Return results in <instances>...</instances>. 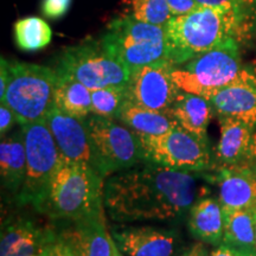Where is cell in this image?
Wrapping results in <instances>:
<instances>
[{"mask_svg": "<svg viewBox=\"0 0 256 256\" xmlns=\"http://www.w3.org/2000/svg\"><path fill=\"white\" fill-rule=\"evenodd\" d=\"M206 179L202 172L177 171L144 160L107 178L104 208L115 222L174 220L206 196Z\"/></svg>", "mask_w": 256, "mask_h": 256, "instance_id": "1", "label": "cell"}, {"mask_svg": "<svg viewBox=\"0 0 256 256\" xmlns=\"http://www.w3.org/2000/svg\"><path fill=\"white\" fill-rule=\"evenodd\" d=\"M248 19L247 8L208 6L172 17L166 26L168 60L177 66L215 48L240 44L247 34Z\"/></svg>", "mask_w": 256, "mask_h": 256, "instance_id": "2", "label": "cell"}, {"mask_svg": "<svg viewBox=\"0 0 256 256\" xmlns=\"http://www.w3.org/2000/svg\"><path fill=\"white\" fill-rule=\"evenodd\" d=\"M104 177L90 166L60 160L40 212L76 220L104 209Z\"/></svg>", "mask_w": 256, "mask_h": 256, "instance_id": "3", "label": "cell"}, {"mask_svg": "<svg viewBox=\"0 0 256 256\" xmlns=\"http://www.w3.org/2000/svg\"><path fill=\"white\" fill-rule=\"evenodd\" d=\"M254 72L255 69L243 66L238 43H232L174 66L172 78L180 90L209 98L220 89L248 78Z\"/></svg>", "mask_w": 256, "mask_h": 256, "instance_id": "4", "label": "cell"}, {"mask_svg": "<svg viewBox=\"0 0 256 256\" xmlns=\"http://www.w3.org/2000/svg\"><path fill=\"white\" fill-rule=\"evenodd\" d=\"M57 72L32 63H10V81L5 98L19 124L46 120L55 106Z\"/></svg>", "mask_w": 256, "mask_h": 256, "instance_id": "5", "label": "cell"}, {"mask_svg": "<svg viewBox=\"0 0 256 256\" xmlns=\"http://www.w3.org/2000/svg\"><path fill=\"white\" fill-rule=\"evenodd\" d=\"M101 40L130 72L168 60L166 28L136 20L133 16L114 19Z\"/></svg>", "mask_w": 256, "mask_h": 256, "instance_id": "6", "label": "cell"}, {"mask_svg": "<svg viewBox=\"0 0 256 256\" xmlns=\"http://www.w3.org/2000/svg\"><path fill=\"white\" fill-rule=\"evenodd\" d=\"M56 72L83 83L90 90L127 87L130 70L107 49L102 40H87L60 54Z\"/></svg>", "mask_w": 256, "mask_h": 256, "instance_id": "7", "label": "cell"}, {"mask_svg": "<svg viewBox=\"0 0 256 256\" xmlns=\"http://www.w3.org/2000/svg\"><path fill=\"white\" fill-rule=\"evenodd\" d=\"M20 128L26 150V171L17 200L22 206L30 204L40 212L60 162V152L46 120L20 124Z\"/></svg>", "mask_w": 256, "mask_h": 256, "instance_id": "8", "label": "cell"}, {"mask_svg": "<svg viewBox=\"0 0 256 256\" xmlns=\"http://www.w3.org/2000/svg\"><path fill=\"white\" fill-rule=\"evenodd\" d=\"M86 121L98 170L104 178L146 160L139 136L124 124L95 114Z\"/></svg>", "mask_w": 256, "mask_h": 256, "instance_id": "9", "label": "cell"}, {"mask_svg": "<svg viewBox=\"0 0 256 256\" xmlns=\"http://www.w3.org/2000/svg\"><path fill=\"white\" fill-rule=\"evenodd\" d=\"M140 140L145 159L158 165L185 172H203L211 166L208 138L188 132L179 124L160 136Z\"/></svg>", "mask_w": 256, "mask_h": 256, "instance_id": "10", "label": "cell"}, {"mask_svg": "<svg viewBox=\"0 0 256 256\" xmlns=\"http://www.w3.org/2000/svg\"><path fill=\"white\" fill-rule=\"evenodd\" d=\"M174 66L165 60L132 70L127 84V100L148 110H170L180 92L172 78Z\"/></svg>", "mask_w": 256, "mask_h": 256, "instance_id": "11", "label": "cell"}, {"mask_svg": "<svg viewBox=\"0 0 256 256\" xmlns=\"http://www.w3.org/2000/svg\"><path fill=\"white\" fill-rule=\"evenodd\" d=\"M46 121L62 162L87 165L98 171L86 118L74 116L55 104L48 113Z\"/></svg>", "mask_w": 256, "mask_h": 256, "instance_id": "12", "label": "cell"}, {"mask_svg": "<svg viewBox=\"0 0 256 256\" xmlns=\"http://www.w3.org/2000/svg\"><path fill=\"white\" fill-rule=\"evenodd\" d=\"M218 119H236L256 127V70L248 78L226 86L210 96Z\"/></svg>", "mask_w": 256, "mask_h": 256, "instance_id": "13", "label": "cell"}, {"mask_svg": "<svg viewBox=\"0 0 256 256\" xmlns=\"http://www.w3.org/2000/svg\"><path fill=\"white\" fill-rule=\"evenodd\" d=\"M215 180L223 210H256V171L252 166H220Z\"/></svg>", "mask_w": 256, "mask_h": 256, "instance_id": "14", "label": "cell"}, {"mask_svg": "<svg viewBox=\"0 0 256 256\" xmlns=\"http://www.w3.org/2000/svg\"><path fill=\"white\" fill-rule=\"evenodd\" d=\"M118 248L128 256H171L177 234L150 226L115 228L112 232Z\"/></svg>", "mask_w": 256, "mask_h": 256, "instance_id": "15", "label": "cell"}, {"mask_svg": "<svg viewBox=\"0 0 256 256\" xmlns=\"http://www.w3.org/2000/svg\"><path fill=\"white\" fill-rule=\"evenodd\" d=\"M220 134L215 156L220 166H252L255 128L236 119H220Z\"/></svg>", "mask_w": 256, "mask_h": 256, "instance_id": "16", "label": "cell"}, {"mask_svg": "<svg viewBox=\"0 0 256 256\" xmlns=\"http://www.w3.org/2000/svg\"><path fill=\"white\" fill-rule=\"evenodd\" d=\"M56 236L52 230L40 229L31 220H10L2 224V256H31L40 254Z\"/></svg>", "mask_w": 256, "mask_h": 256, "instance_id": "17", "label": "cell"}, {"mask_svg": "<svg viewBox=\"0 0 256 256\" xmlns=\"http://www.w3.org/2000/svg\"><path fill=\"white\" fill-rule=\"evenodd\" d=\"M72 232L81 256H114L118 246L106 226L104 209L76 220Z\"/></svg>", "mask_w": 256, "mask_h": 256, "instance_id": "18", "label": "cell"}, {"mask_svg": "<svg viewBox=\"0 0 256 256\" xmlns=\"http://www.w3.org/2000/svg\"><path fill=\"white\" fill-rule=\"evenodd\" d=\"M188 229L200 242L222 244L224 212L220 200L208 196L200 197L188 211Z\"/></svg>", "mask_w": 256, "mask_h": 256, "instance_id": "19", "label": "cell"}, {"mask_svg": "<svg viewBox=\"0 0 256 256\" xmlns=\"http://www.w3.org/2000/svg\"><path fill=\"white\" fill-rule=\"evenodd\" d=\"M170 112L179 126L202 138H208V127L215 113L206 98L180 90Z\"/></svg>", "mask_w": 256, "mask_h": 256, "instance_id": "20", "label": "cell"}, {"mask_svg": "<svg viewBox=\"0 0 256 256\" xmlns=\"http://www.w3.org/2000/svg\"><path fill=\"white\" fill-rule=\"evenodd\" d=\"M119 120L140 138L160 136L178 126L170 110H153L130 100L124 102Z\"/></svg>", "mask_w": 256, "mask_h": 256, "instance_id": "21", "label": "cell"}, {"mask_svg": "<svg viewBox=\"0 0 256 256\" xmlns=\"http://www.w3.org/2000/svg\"><path fill=\"white\" fill-rule=\"evenodd\" d=\"M26 171V150L23 130L2 138L0 144V176L2 183L8 190L19 194L23 186Z\"/></svg>", "mask_w": 256, "mask_h": 256, "instance_id": "22", "label": "cell"}, {"mask_svg": "<svg viewBox=\"0 0 256 256\" xmlns=\"http://www.w3.org/2000/svg\"><path fill=\"white\" fill-rule=\"evenodd\" d=\"M223 243L256 254V210H223Z\"/></svg>", "mask_w": 256, "mask_h": 256, "instance_id": "23", "label": "cell"}, {"mask_svg": "<svg viewBox=\"0 0 256 256\" xmlns=\"http://www.w3.org/2000/svg\"><path fill=\"white\" fill-rule=\"evenodd\" d=\"M55 104L74 116L87 118L92 113V90L75 78L57 74Z\"/></svg>", "mask_w": 256, "mask_h": 256, "instance_id": "24", "label": "cell"}, {"mask_svg": "<svg viewBox=\"0 0 256 256\" xmlns=\"http://www.w3.org/2000/svg\"><path fill=\"white\" fill-rule=\"evenodd\" d=\"M52 38V31L44 19L25 17L14 24V40L20 50L32 52L44 49Z\"/></svg>", "mask_w": 256, "mask_h": 256, "instance_id": "25", "label": "cell"}, {"mask_svg": "<svg viewBox=\"0 0 256 256\" xmlns=\"http://www.w3.org/2000/svg\"><path fill=\"white\" fill-rule=\"evenodd\" d=\"M127 87H107L92 90V114L108 119L119 120L124 102Z\"/></svg>", "mask_w": 256, "mask_h": 256, "instance_id": "26", "label": "cell"}, {"mask_svg": "<svg viewBox=\"0 0 256 256\" xmlns=\"http://www.w3.org/2000/svg\"><path fill=\"white\" fill-rule=\"evenodd\" d=\"M136 20L166 28L171 20L168 0H132V14Z\"/></svg>", "mask_w": 256, "mask_h": 256, "instance_id": "27", "label": "cell"}, {"mask_svg": "<svg viewBox=\"0 0 256 256\" xmlns=\"http://www.w3.org/2000/svg\"><path fill=\"white\" fill-rule=\"evenodd\" d=\"M40 256H81L72 232L56 235L42 249Z\"/></svg>", "mask_w": 256, "mask_h": 256, "instance_id": "28", "label": "cell"}, {"mask_svg": "<svg viewBox=\"0 0 256 256\" xmlns=\"http://www.w3.org/2000/svg\"><path fill=\"white\" fill-rule=\"evenodd\" d=\"M72 0H43L42 12L49 19L62 18L69 11Z\"/></svg>", "mask_w": 256, "mask_h": 256, "instance_id": "29", "label": "cell"}, {"mask_svg": "<svg viewBox=\"0 0 256 256\" xmlns=\"http://www.w3.org/2000/svg\"><path fill=\"white\" fill-rule=\"evenodd\" d=\"M198 6L224 8H247L254 6V0H196Z\"/></svg>", "mask_w": 256, "mask_h": 256, "instance_id": "30", "label": "cell"}, {"mask_svg": "<svg viewBox=\"0 0 256 256\" xmlns=\"http://www.w3.org/2000/svg\"><path fill=\"white\" fill-rule=\"evenodd\" d=\"M168 4L174 17L188 14L198 8L196 0H168Z\"/></svg>", "mask_w": 256, "mask_h": 256, "instance_id": "31", "label": "cell"}, {"mask_svg": "<svg viewBox=\"0 0 256 256\" xmlns=\"http://www.w3.org/2000/svg\"><path fill=\"white\" fill-rule=\"evenodd\" d=\"M16 119V115L14 110L8 107L6 104H2L0 106V136L4 138L12 126H14Z\"/></svg>", "mask_w": 256, "mask_h": 256, "instance_id": "32", "label": "cell"}, {"mask_svg": "<svg viewBox=\"0 0 256 256\" xmlns=\"http://www.w3.org/2000/svg\"><path fill=\"white\" fill-rule=\"evenodd\" d=\"M209 256H256V254L240 250L238 248H234L232 246L222 243V244H220L218 247H217V249L211 252Z\"/></svg>", "mask_w": 256, "mask_h": 256, "instance_id": "33", "label": "cell"}, {"mask_svg": "<svg viewBox=\"0 0 256 256\" xmlns=\"http://www.w3.org/2000/svg\"><path fill=\"white\" fill-rule=\"evenodd\" d=\"M0 69H2L0 70V101H2L10 81V63L5 58H2V68Z\"/></svg>", "mask_w": 256, "mask_h": 256, "instance_id": "34", "label": "cell"}, {"mask_svg": "<svg viewBox=\"0 0 256 256\" xmlns=\"http://www.w3.org/2000/svg\"><path fill=\"white\" fill-rule=\"evenodd\" d=\"M180 256H209V252L203 242H198L188 248Z\"/></svg>", "mask_w": 256, "mask_h": 256, "instance_id": "35", "label": "cell"}, {"mask_svg": "<svg viewBox=\"0 0 256 256\" xmlns=\"http://www.w3.org/2000/svg\"><path fill=\"white\" fill-rule=\"evenodd\" d=\"M252 168L256 171V132L254 133V142H252Z\"/></svg>", "mask_w": 256, "mask_h": 256, "instance_id": "36", "label": "cell"}, {"mask_svg": "<svg viewBox=\"0 0 256 256\" xmlns=\"http://www.w3.org/2000/svg\"><path fill=\"white\" fill-rule=\"evenodd\" d=\"M114 256H122L121 255V252H119V248H116V250H115V252H114Z\"/></svg>", "mask_w": 256, "mask_h": 256, "instance_id": "37", "label": "cell"}, {"mask_svg": "<svg viewBox=\"0 0 256 256\" xmlns=\"http://www.w3.org/2000/svg\"><path fill=\"white\" fill-rule=\"evenodd\" d=\"M254 18L256 22V0H254Z\"/></svg>", "mask_w": 256, "mask_h": 256, "instance_id": "38", "label": "cell"}, {"mask_svg": "<svg viewBox=\"0 0 256 256\" xmlns=\"http://www.w3.org/2000/svg\"><path fill=\"white\" fill-rule=\"evenodd\" d=\"M31 256H40L38 254H36V255H31Z\"/></svg>", "mask_w": 256, "mask_h": 256, "instance_id": "39", "label": "cell"}]
</instances>
